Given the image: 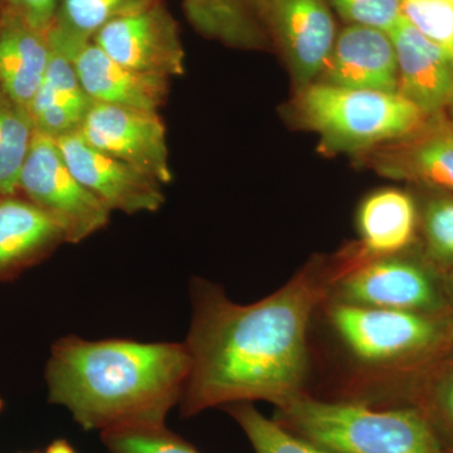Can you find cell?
<instances>
[{
    "label": "cell",
    "mask_w": 453,
    "mask_h": 453,
    "mask_svg": "<svg viewBox=\"0 0 453 453\" xmlns=\"http://www.w3.org/2000/svg\"><path fill=\"white\" fill-rule=\"evenodd\" d=\"M326 292L315 270L251 305L232 303L210 283H193L183 413L257 399L280 407L303 395L309 321Z\"/></svg>",
    "instance_id": "obj_1"
},
{
    "label": "cell",
    "mask_w": 453,
    "mask_h": 453,
    "mask_svg": "<svg viewBox=\"0 0 453 453\" xmlns=\"http://www.w3.org/2000/svg\"><path fill=\"white\" fill-rule=\"evenodd\" d=\"M189 371L186 342L67 336L53 345L46 380L50 403L81 427L106 432L164 426Z\"/></svg>",
    "instance_id": "obj_2"
},
{
    "label": "cell",
    "mask_w": 453,
    "mask_h": 453,
    "mask_svg": "<svg viewBox=\"0 0 453 453\" xmlns=\"http://www.w3.org/2000/svg\"><path fill=\"white\" fill-rule=\"evenodd\" d=\"M275 421L332 453H447L416 407L374 410L300 395L277 407Z\"/></svg>",
    "instance_id": "obj_3"
},
{
    "label": "cell",
    "mask_w": 453,
    "mask_h": 453,
    "mask_svg": "<svg viewBox=\"0 0 453 453\" xmlns=\"http://www.w3.org/2000/svg\"><path fill=\"white\" fill-rule=\"evenodd\" d=\"M297 110L324 145L339 151L410 138L422 129L427 118L399 92L336 88L323 82L300 89Z\"/></svg>",
    "instance_id": "obj_4"
},
{
    "label": "cell",
    "mask_w": 453,
    "mask_h": 453,
    "mask_svg": "<svg viewBox=\"0 0 453 453\" xmlns=\"http://www.w3.org/2000/svg\"><path fill=\"white\" fill-rule=\"evenodd\" d=\"M332 323L345 344L371 365L411 363L436 353L451 327L438 315L334 303Z\"/></svg>",
    "instance_id": "obj_5"
},
{
    "label": "cell",
    "mask_w": 453,
    "mask_h": 453,
    "mask_svg": "<svg viewBox=\"0 0 453 453\" xmlns=\"http://www.w3.org/2000/svg\"><path fill=\"white\" fill-rule=\"evenodd\" d=\"M19 189L58 223L65 242H82L104 228L111 216L109 208L73 174L56 139L40 131L33 135Z\"/></svg>",
    "instance_id": "obj_6"
},
{
    "label": "cell",
    "mask_w": 453,
    "mask_h": 453,
    "mask_svg": "<svg viewBox=\"0 0 453 453\" xmlns=\"http://www.w3.org/2000/svg\"><path fill=\"white\" fill-rule=\"evenodd\" d=\"M92 42L136 73L166 80L184 73L178 26L160 0L111 20Z\"/></svg>",
    "instance_id": "obj_7"
},
{
    "label": "cell",
    "mask_w": 453,
    "mask_h": 453,
    "mask_svg": "<svg viewBox=\"0 0 453 453\" xmlns=\"http://www.w3.org/2000/svg\"><path fill=\"white\" fill-rule=\"evenodd\" d=\"M92 148L149 177L172 181L166 131L157 112L92 103L77 131Z\"/></svg>",
    "instance_id": "obj_8"
},
{
    "label": "cell",
    "mask_w": 453,
    "mask_h": 453,
    "mask_svg": "<svg viewBox=\"0 0 453 453\" xmlns=\"http://www.w3.org/2000/svg\"><path fill=\"white\" fill-rule=\"evenodd\" d=\"M338 303L437 315L445 305L434 275L417 262L396 256L372 258L342 273Z\"/></svg>",
    "instance_id": "obj_9"
},
{
    "label": "cell",
    "mask_w": 453,
    "mask_h": 453,
    "mask_svg": "<svg viewBox=\"0 0 453 453\" xmlns=\"http://www.w3.org/2000/svg\"><path fill=\"white\" fill-rule=\"evenodd\" d=\"M265 18L296 85H311L326 67L338 37L329 2L267 0Z\"/></svg>",
    "instance_id": "obj_10"
},
{
    "label": "cell",
    "mask_w": 453,
    "mask_h": 453,
    "mask_svg": "<svg viewBox=\"0 0 453 453\" xmlns=\"http://www.w3.org/2000/svg\"><path fill=\"white\" fill-rule=\"evenodd\" d=\"M56 142L76 178L110 211L134 214L162 207L164 195L159 181L92 148L79 133L61 136Z\"/></svg>",
    "instance_id": "obj_11"
},
{
    "label": "cell",
    "mask_w": 453,
    "mask_h": 453,
    "mask_svg": "<svg viewBox=\"0 0 453 453\" xmlns=\"http://www.w3.org/2000/svg\"><path fill=\"white\" fill-rule=\"evenodd\" d=\"M320 82L336 88L399 92L398 62L388 32L348 25L338 33Z\"/></svg>",
    "instance_id": "obj_12"
},
{
    "label": "cell",
    "mask_w": 453,
    "mask_h": 453,
    "mask_svg": "<svg viewBox=\"0 0 453 453\" xmlns=\"http://www.w3.org/2000/svg\"><path fill=\"white\" fill-rule=\"evenodd\" d=\"M395 44L399 94L426 115L453 104V56L402 19L388 32Z\"/></svg>",
    "instance_id": "obj_13"
},
{
    "label": "cell",
    "mask_w": 453,
    "mask_h": 453,
    "mask_svg": "<svg viewBox=\"0 0 453 453\" xmlns=\"http://www.w3.org/2000/svg\"><path fill=\"white\" fill-rule=\"evenodd\" d=\"M73 62L92 103L157 112L168 96V80L125 67L94 42L77 50Z\"/></svg>",
    "instance_id": "obj_14"
},
{
    "label": "cell",
    "mask_w": 453,
    "mask_h": 453,
    "mask_svg": "<svg viewBox=\"0 0 453 453\" xmlns=\"http://www.w3.org/2000/svg\"><path fill=\"white\" fill-rule=\"evenodd\" d=\"M50 57L49 32L4 9L0 17V89L28 109Z\"/></svg>",
    "instance_id": "obj_15"
},
{
    "label": "cell",
    "mask_w": 453,
    "mask_h": 453,
    "mask_svg": "<svg viewBox=\"0 0 453 453\" xmlns=\"http://www.w3.org/2000/svg\"><path fill=\"white\" fill-rule=\"evenodd\" d=\"M91 105L73 59L50 44L49 65L27 109L35 131L53 139L77 133Z\"/></svg>",
    "instance_id": "obj_16"
},
{
    "label": "cell",
    "mask_w": 453,
    "mask_h": 453,
    "mask_svg": "<svg viewBox=\"0 0 453 453\" xmlns=\"http://www.w3.org/2000/svg\"><path fill=\"white\" fill-rule=\"evenodd\" d=\"M64 241L58 223L35 203L0 198V277Z\"/></svg>",
    "instance_id": "obj_17"
},
{
    "label": "cell",
    "mask_w": 453,
    "mask_h": 453,
    "mask_svg": "<svg viewBox=\"0 0 453 453\" xmlns=\"http://www.w3.org/2000/svg\"><path fill=\"white\" fill-rule=\"evenodd\" d=\"M357 222L365 246V253L359 259L365 262L393 256L412 242L417 223L416 205L407 193L381 190L365 199Z\"/></svg>",
    "instance_id": "obj_18"
},
{
    "label": "cell",
    "mask_w": 453,
    "mask_h": 453,
    "mask_svg": "<svg viewBox=\"0 0 453 453\" xmlns=\"http://www.w3.org/2000/svg\"><path fill=\"white\" fill-rule=\"evenodd\" d=\"M380 170L453 192V130L432 131L396 146L380 160Z\"/></svg>",
    "instance_id": "obj_19"
},
{
    "label": "cell",
    "mask_w": 453,
    "mask_h": 453,
    "mask_svg": "<svg viewBox=\"0 0 453 453\" xmlns=\"http://www.w3.org/2000/svg\"><path fill=\"white\" fill-rule=\"evenodd\" d=\"M155 0H58L49 31L50 44L71 59L91 43L95 35L116 18L145 7Z\"/></svg>",
    "instance_id": "obj_20"
},
{
    "label": "cell",
    "mask_w": 453,
    "mask_h": 453,
    "mask_svg": "<svg viewBox=\"0 0 453 453\" xmlns=\"http://www.w3.org/2000/svg\"><path fill=\"white\" fill-rule=\"evenodd\" d=\"M188 19L203 35L238 47L265 40L255 11L244 0H183Z\"/></svg>",
    "instance_id": "obj_21"
},
{
    "label": "cell",
    "mask_w": 453,
    "mask_h": 453,
    "mask_svg": "<svg viewBox=\"0 0 453 453\" xmlns=\"http://www.w3.org/2000/svg\"><path fill=\"white\" fill-rule=\"evenodd\" d=\"M35 131L28 110L0 89V196H14L19 189Z\"/></svg>",
    "instance_id": "obj_22"
},
{
    "label": "cell",
    "mask_w": 453,
    "mask_h": 453,
    "mask_svg": "<svg viewBox=\"0 0 453 453\" xmlns=\"http://www.w3.org/2000/svg\"><path fill=\"white\" fill-rule=\"evenodd\" d=\"M229 412L243 429L256 453H332L295 436L251 404L235 403Z\"/></svg>",
    "instance_id": "obj_23"
},
{
    "label": "cell",
    "mask_w": 453,
    "mask_h": 453,
    "mask_svg": "<svg viewBox=\"0 0 453 453\" xmlns=\"http://www.w3.org/2000/svg\"><path fill=\"white\" fill-rule=\"evenodd\" d=\"M104 442L111 453H199L164 426L112 429Z\"/></svg>",
    "instance_id": "obj_24"
},
{
    "label": "cell",
    "mask_w": 453,
    "mask_h": 453,
    "mask_svg": "<svg viewBox=\"0 0 453 453\" xmlns=\"http://www.w3.org/2000/svg\"><path fill=\"white\" fill-rule=\"evenodd\" d=\"M402 17L453 56L452 0H401Z\"/></svg>",
    "instance_id": "obj_25"
},
{
    "label": "cell",
    "mask_w": 453,
    "mask_h": 453,
    "mask_svg": "<svg viewBox=\"0 0 453 453\" xmlns=\"http://www.w3.org/2000/svg\"><path fill=\"white\" fill-rule=\"evenodd\" d=\"M418 408L447 453H453V368L447 369L419 398Z\"/></svg>",
    "instance_id": "obj_26"
},
{
    "label": "cell",
    "mask_w": 453,
    "mask_h": 453,
    "mask_svg": "<svg viewBox=\"0 0 453 453\" xmlns=\"http://www.w3.org/2000/svg\"><path fill=\"white\" fill-rule=\"evenodd\" d=\"M348 25L389 32L402 19L401 0H327Z\"/></svg>",
    "instance_id": "obj_27"
},
{
    "label": "cell",
    "mask_w": 453,
    "mask_h": 453,
    "mask_svg": "<svg viewBox=\"0 0 453 453\" xmlns=\"http://www.w3.org/2000/svg\"><path fill=\"white\" fill-rule=\"evenodd\" d=\"M423 223L432 257L453 264V199L438 198L429 203Z\"/></svg>",
    "instance_id": "obj_28"
},
{
    "label": "cell",
    "mask_w": 453,
    "mask_h": 453,
    "mask_svg": "<svg viewBox=\"0 0 453 453\" xmlns=\"http://www.w3.org/2000/svg\"><path fill=\"white\" fill-rule=\"evenodd\" d=\"M4 9L17 14L40 31L49 32L55 20L58 0H3Z\"/></svg>",
    "instance_id": "obj_29"
},
{
    "label": "cell",
    "mask_w": 453,
    "mask_h": 453,
    "mask_svg": "<svg viewBox=\"0 0 453 453\" xmlns=\"http://www.w3.org/2000/svg\"><path fill=\"white\" fill-rule=\"evenodd\" d=\"M44 453H76L73 447L65 440H57L47 447Z\"/></svg>",
    "instance_id": "obj_30"
},
{
    "label": "cell",
    "mask_w": 453,
    "mask_h": 453,
    "mask_svg": "<svg viewBox=\"0 0 453 453\" xmlns=\"http://www.w3.org/2000/svg\"><path fill=\"white\" fill-rule=\"evenodd\" d=\"M258 14L265 18V9H266L267 0H244Z\"/></svg>",
    "instance_id": "obj_31"
},
{
    "label": "cell",
    "mask_w": 453,
    "mask_h": 453,
    "mask_svg": "<svg viewBox=\"0 0 453 453\" xmlns=\"http://www.w3.org/2000/svg\"><path fill=\"white\" fill-rule=\"evenodd\" d=\"M447 297H449V305L453 310V271L449 277V281H447Z\"/></svg>",
    "instance_id": "obj_32"
},
{
    "label": "cell",
    "mask_w": 453,
    "mask_h": 453,
    "mask_svg": "<svg viewBox=\"0 0 453 453\" xmlns=\"http://www.w3.org/2000/svg\"><path fill=\"white\" fill-rule=\"evenodd\" d=\"M452 2H453V0H452Z\"/></svg>",
    "instance_id": "obj_33"
}]
</instances>
